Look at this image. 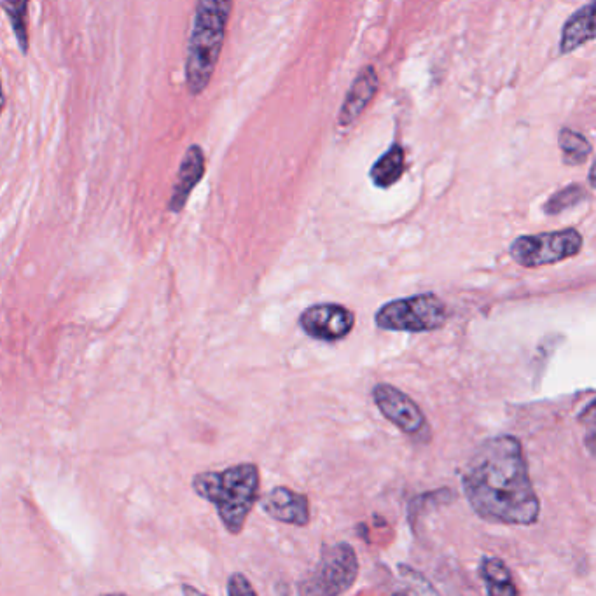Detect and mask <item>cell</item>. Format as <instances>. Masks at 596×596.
I'll return each mask as SVG.
<instances>
[{
	"label": "cell",
	"instance_id": "cell-1",
	"mask_svg": "<svg viewBox=\"0 0 596 596\" xmlns=\"http://www.w3.org/2000/svg\"><path fill=\"white\" fill-rule=\"evenodd\" d=\"M462 488L474 513L488 523L528 527L541 516L518 437L497 436L479 444L465 465Z\"/></svg>",
	"mask_w": 596,
	"mask_h": 596
},
{
	"label": "cell",
	"instance_id": "cell-2",
	"mask_svg": "<svg viewBox=\"0 0 596 596\" xmlns=\"http://www.w3.org/2000/svg\"><path fill=\"white\" fill-rule=\"evenodd\" d=\"M261 474L256 464H238L224 471L201 472L193 478V490L207 500L221 518L229 534L245 527L252 507L259 499Z\"/></svg>",
	"mask_w": 596,
	"mask_h": 596
},
{
	"label": "cell",
	"instance_id": "cell-3",
	"mask_svg": "<svg viewBox=\"0 0 596 596\" xmlns=\"http://www.w3.org/2000/svg\"><path fill=\"white\" fill-rule=\"evenodd\" d=\"M235 0H198L186 53V84L201 95L214 77Z\"/></svg>",
	"mask_w": 596,
	"mask_h": 596
},
{
	"label": "cell",
	"instance_id": "cell-4",
	"mask_svg": "<svg viewBox=\"0 0 596 596\" xmlns=\"http://www.w3.org/2000/svg\"><path fill=\"white\" fill-rule=\"evenodd\" d=\"M448 308L436 294H416L394 299L376 313V326L383 331L399 333H429L446 326Z\"/></svg>",
	"mask_w": 596,
	"mask_h": 596
},
{
	"label": "cell",
	"instance_id": "cell-5",
	"mask_svg": "<svg viewBox=\"0 0 596 596\" xmlns=\"http://www.w3.org/2000/svg\"><path fill=\"white\" fill-rule=\"evenodd\" d=\"M583 243V235L576 228L560 229L518 236L509 247V254L523 268H541L576 257L583 250Z\"/></svg>",
	"mask_w": 596,
	"mask_h": 596
},
{
	"label": "cell",
	"instance_id": "cell-6",
	"mask_svg": "<svg viewBox=\"0 0 596 596\" xmlns=\"http://www.w3.org/2000/svg\"><path fill=\"white\" fill-rule=\"evenodd\" d=\"M359 576V562L350 544L340 542L322 551L320 562L308 579L299 584L303 595H343Z\"/></svg>",
	"mask_w": 596,
	"mask_h": 596
},
{
	"label": "cell",
	"instance_id": "cell-7",
	"mask_svg": "<svg viewBox=\"0 0 596 596\" xmlns=\"http://www.w3.org/2000/svg\"><path fill=\"white\" fill-rule=\"evenodd\" d=\"M373 399L380 413L404 434L416 437L429 429V422L420 406L394 385L378 383L373 389Z\"/></svg>",
	"mask_w": 596,
	"mask_h": 596
},
{
	"label": "cell",
	"instance_id": "cell-8",
	"mask_svg": "<svg viewBox=\"0 0 596 596\" xmlns=\"http://www.w3.org/2000/svg\"><path fill=\"white\" fill-rule=\"evenodd\" d=\"M299 326L313 340L340 341L352 333L355 315L343 305L322 303L306 308L299 317Z\"/></svg>",
	"mask_w": 596,
	"mask_h": 596
},
{
	"label": "cell",
	"instance_id": "cell-9",
	"mask_svg": "<svg viewBox=\"0 0 596 596\" xmlns=\"http://www.w3.org/2000/svg\"><path fill=\"white\" fill-rule=\"evenodd\" d=\"M261 507L270 518L285 523V525L306 527L310 523L308 497L303 493L289 490L285 486H277L266 493L261 499Z\"/></svg>",
	"mask_w": 596,
	"mask_h": 596
},
{
	"label": "cell",
	"instance_id": "cell-10",
	"mask_svg": "<svg viewBox=\"0 0 596 596\" xmlns=\"http://www.w3.org/2000/svg\"><path fill=\"white\" fill-rule=\"evenodd\" d=\"M378 86H380V79L375 67L366 65L355 76L354 83L350 84L345 100L341 104L340 114H338V125L341 128H348L361 118L362 112L366 111V107L376 97Z\"/></svg>",
	"mask_w": 596,
	"mask_h": 596
},
{
	"label": "cell",
	"instance_id": "cell-11",
	"mask_svg": "<svg viewBox=\"0 0 596 596\" xmlns=\"http://www.w3.org/2000/svg\"><path fill=\"white\" fill-rule=\"evenodd\" d=\"M205 175V153L198 144L188 147L181 161V167L175 177L174 189L168 201V210L174 214H181L189 196L195 191Z\"/></svg>",
	"mask_w": 596,
	"mask_h": 596
},
{
	"label": "cell",
	"instance_id": "cell-12",
	"mask_svg": "<svg viewBox=\"0 0 596 596\" xmlns=\"http://www.w3.org/2000/svg\"><path fill=\"white\" fill-rule=\"evenodd\" d=\"M595 39V0L577 9L576 13L565 21L560 41V53L570 55L576 49Z\"/></svg>",
	"mask_w": 596,
	"mask_h": 596
},
{
	"label": "cell",
	"instance_id": "cell-13",
	"mask_svg": "<svg viewBox=\"0 0 596 596\" xmlns=\"http://www.w3.org/2000/svg\"><path fill=\"white\" fill-rule=\"evenodd\" d=\"M479 576L485 581L486 593L492 596L520 595L514 586L513 574L500 558L483 556L479 562Z\"/></svg>",
	"mask_w": 596,
	"mask_h": 596
},
{
	"label": "cell",
	"instance_id": "cell-14",
	"mask_svg": "<svg viewBox=\"0 0 596 596\" xmlns=\"http://www.w3.org/2000/svg\"><path fill=\"white\" fill-rule=\"evenodd\" d=\"M404 170H406V153H404V147L401 144H394L371 167L369 177H371V181H373L376 188L389 189L396 182L401 181Z\"/></svg>",
	"mask_w": 596,
	"mask_h": 596
},
{
	"label": "cell",
	"instance_id": "cell-15",
	"mask_svg": "<svg viewBox=\"0 0 596 596\" xmlns=\"http://www.w3.org/2000/svg\"><path fill=\"white\" fill-rule=\"evenodd\" d=\"M558 144L562 151L563 163L569 167H579L584 161L590 158L593 153L590 140L584 137L583 133L576 132L572 128H562L558 135Z\"/></svg>",
	"mask_w": 596,
	"mask_h": 596
},
{
	"label": "cell",
	"instance_id": "cell-16",
	"mask_svg": "<svg viewBox=\"0 0 596 596\" xmlns=\"http://www.w3.org/2000/svg\"><path fill=\"white\" fill-rule=\"evenodd\" d=\"M28 6L30 0H2L0 7L7 14V20L13 27L14 37L18 41L21 53L27 55L30 46V35H28Z\"/></svg>",
	"mask_w": 596,
	"mask_h": 596
},
{
	"label": "cell",
	"instance_id": "cell-17",
	"mask_svg": "<svg viewBox=\"0 0 596 596\" xmlns=\"http://www.w3.org/2000/svg\"><path fill=\"white\" fill-rule=\"evenodd\" d=\"M586 196V189L581 184H570L544 203V212L548 215L562 214L567 208L576 207L581 201L586 200Z\"/></svg>",
	"mask_w": 596,
	"mask_h": 596
},
{
	"label": "cell",
	"instance_id": "cell-18",
	"mask_svg": "<svg viewBox=\"0 0 596 596\" xmlns=\"http://www.w3.org/2000/svg\"><path fill=\"white\" fill-rule=\"evenodd\" d=\"M228 595H257L256 590L250 586L249 579L243 574H233L228 581Z\"/></svg>",
	"mask_w": 596,
	"mask_h": 596
},
{
	"label": "cell",
	"instance_id": "cell-19",
	"mask_svg": "<svg viewBox=\"0 0 596 596\" xmlns=\"http://www.w3.org/2000/svg\"><path fill=\"white\" fill-rule=\"evenodd\" d=\"M6 107V95H4V88H2V81H0V116Z\"/></svg>",
	"mask_w": 596,
	"mask_h": 596
},
{
	"label": "cell",
	"instance_id": "cell-20",
	"mask_svg": "<svg viewBox=\"0 0 596 596\" xmlns=\"http://www.w3.org/2000/svg\"><path fill=\"white\" fill-rule=\"evenodd\" d=\"M593 175H595V165L590 168V186L593 188L595 186V181H593Z\"/></svg>",
	"mask_w": 596,
	"mask_h": 596
}]
</instances>
